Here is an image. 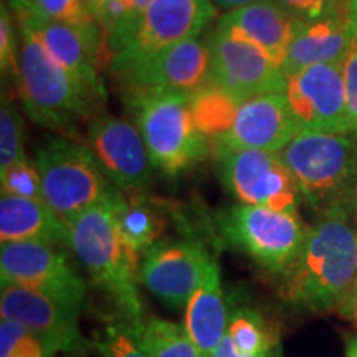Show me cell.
Masks as SVG:
<instances>
[{
  "label": "cell",
  "mask_w": 357,
  "mask_h": 357,
  "mask_svg": "<svg viewBox=\"0 0 357 357\" xmlns=\"http://www.w3.org/2000/svg\"><path fill=\"white\" fill-rule=\"evenodd\" d=\"M116 190L105 202L88 208L68 222L71 250L86 268L91 283L108 298L118 318L136 328L144 326L141 283V253L126 242L118 223Z\"/></svg>",
  "instance_id": "6da1fadb"
},
{
  "label": "cell",
  "mask_w": 357,
  "mask_h": 357,
  "mask_svg": "<svg viewBox=\"0 0 357 357\" xmlns=\"http://www.w3.org/2000/svg\"><path fill=\"white\" fill-rule=\"evenodd\" d=\"M349 213L323 215L307 230L300 255L288 270L287 296L300 310H337L357 278V235Z\"/></svg>",
  "instance_id": "7a4b0ae2"
},
{
  "label": "cell",
  "mask_w": 357,
  "mask_h": 357,
  "mask_svg": "<svg viewBox=\"0 0 357 357\" xmlns=\"http://www.w3.org/2000/svg\"><path fill=\"white\" fill-rule=\"evenodd\" d=\"M280 154L321 217L357 205V142L347 134L301 131Z\"/></svg>",
  "instance_id": "3957f363"
},
{
  "label": "cell",
  "mask_w": 357,
  "mask_h": 357,
  "mask_svg": "<svg viewBox=\"0 0 357 357\" xmlns=\"http://www.w3.org/2000/svg\"><path fill=\"white\" fill-rule=\"evenodd\" d=\"M17 30L20 42L17 89L30 118L40 126L66 132L83 119L98 118L101 102L58 63L29 29L17 24Z\"/></svg>",
  "instance_id": "277c9868"
},
{
  "label": "cell",
  "mask_w": 357,
  "mask_h": 357,
  "mask_svg": "<svg viewBox=\"0 0 357 357\" xmlns=\"http://www.w3.org/2000/svg\"><path fill=\"white\" fill-rule=\"evenodd\" d=\"M35 162L42 176L45 202L66 225L118 190L91 147L70 137H47L35 153Z\"/></svg>",
  "instance_id": "5b68a950"
},
{
  "label": "cell",
  "mask_w": 357,
  "mask_h": 357,
  "mask_svg": "<svg viewBox=\"0 0 357 357\" xmlns=\"http://www.w3.org/2000/svg\"><path fill=\"white\" fill-rule=\"evenodd\" d=\"M217 227L229 247L273 275L288 273L310 230L296 212L243 204L218 213Z\"/></svg>",
  "instance_id": "8992f818"
},
{
  "label": "cell",
  "mask_w": 357,
  "mask_h": 357,
  "mask_svg": "<svg viewBox=\"0 0 357 357\" xmlns=\"http://www.w3.org/2000/svg\"><path fill=\"white\" fill-rule=\"evenodd\" d=\"M151 164L176 177L200 162L211 142L200 132L189 98L153 96L131 102Z\"/></svg>",
  "instance_id": "52a82bcc"
},
{
  "label": "cell",
  "mask_w": 357,
  "mask_h": 357,
  "mask_svg": "<svg viewBox=\"0 0 357 357\" xmlns=\"http://www.w3.org/2000/svg\"><path fill=\"white\" fill-rule=\"evenodd\" d=\"M212 154L223 187L238 204L298 211L303 195L280 153L213 146Z\"/></svg>",
  "instance_id": "ba28073f"
},
{
  "label": "cell",
  "mask_w": 357,
  "mask_h": 357,
  "mask_svg": "<svg viewBox=\"0 0 357 357\" xmlns=\"http://www.w3.org/2000/svg\"><path fill=\"white\" fill-rule=\"evenodd\" d=\"M215 15L213 0H153L136 33L111 60V73L126 78L167 48L200 37Z\"/></svg>",
  "instance_id": "9c48e42d"
},
{
  "label": "cell",
  "mask_w": 357,
  "mask_h": 357,
  "mask_svg": "<svg viewBox=\"0 0 357 357\" xmlns=\"http://www.w3.org/2000/svg\"><path fill=\"white\" fill-rule=\"evenodd\" d=\"M7 3L17 24L29 29L58 63L98 102L105 105L100 66L111 65V53L102 32H86L52 19L29 0H7Z\"/></svg>",
  "instance_id": "30bf717a"
},
{
  "label": "cell",
  "mask_w": 357,
  "mask_h": 357,
  "mask_svg": "<svg viewBox=\"0 0 357 357\" xmlns=\"http://www.w3.org/2000/svg\"><path fill=\"white\" fill-rule=\"evenodd\" d=\"M60 247L42 242L2 243V287L13 284L42 293L73 310H82L88 284Z\"/></svg>",
  "instance_id": "8fae6325"
},
{
  "label": "cell",
  "mask_w": 357,
  "mask_h": 357,
  "mask_svg": "<svg viewBox=\"0 0 357 357\" xmlns=\"http://www.w3.org/2000/svg\"><path fill=\"white\" fill-rule=\"evenodd\" d=\"M118 82L129 105L153 96H184L190 100L211 82L207 38L194 37L174 45Z\"/></svg>",
  "instance_id": "7c38bea8"
},
{
  "label": "cell",
  "mask_w": 357,
  "mask_h": 357,
  "mask_svg": "<svg viewBox=\"0 0 357 357\" xmlns=\"http://www.w3.org/2000/svg\"><path fill=\"white\" fill-rule=\"evenodd\" d=\"M211 47V84L220 88L236 102L252 98L284 93L287 75L283 68L243 40L213 29L207 35Z\"/></svg>",
  "instance_id": "4fadbf2b"
},
{
  "label": "cell",
  "mask_w": 357,
  "mask_h": 357,
  "mask_svg": "<svg viewBox=\"0 0 357 357\" xmlns=\"http://www.w3.org/2000/svg\"><path fill=\"white\" fill-rule=\"evenodd\" d=\"M215 263L197 242L160 240L142 253L141 283L160 301L182 310Z\"/></svg>",
  "instance_id": "5bb4252c"
},
{
  "label": "cell",
  "mask_w": 357,
  "mask_h": 357,
  "mask_svg": "<svg viewBox=\"0 0 357 357\" xmlns=\"http://www.w3.org/2000/svg\"><path fill=\"white\" fill-rule=\"evenodd\" d=\"M283 95L301 131L349 132L342 65H314L288 75Z\"/></svg>",
  "instance_id": "9a60e30c"
},
{
  "label": "cell",
  "mask_w": 357,
  "mask_h": 357,
  "mask_svg": "<svg viewBox=\"0 0 357 357\" xmlns=\"http://www.w3.org/2000/svg\"><path fill=\"white\" fill-rule=\"evenodd\" d=\"M88 141L102 171L124 195L146 194L153 164L136 124L114 116H98L88 126Z\"/></svg>",
  "instance_id": "2e32d148"
},
{
  "label": "cell",
  "mask_w": 357,
  "mask_h": 357,
  "mask_svg": "<svg viewBox=\"0 0 357 357\" xmlns=\"http://www.w3.org/2000/svg\"><path fill=\"white\" fill-rule=\"evenodd\" d=\"M0 314L24 324L56 352H78L84 346L78 328V310L50 296L6 284L0 293Z\"/></svg>",
  "instance_id": "e0dca14e"
},
{
  "label": "cell",
  "mask_w": 357,
  "mask_h": 357,
  "mask_svg": "<svg viewBox=\"0 0 357 357\" xmlns=\"http://www.w3.org/2000/svg\"><path fill=\"white\" fill-rule=\"evenodd\" d=\"M301 132L293 118L287 96L271 93L242 102L230 128L213 146L243 147L280 153Z\"/></svg>",
  "instance_id": "ac0fdd59"
},
{
  "label": "cell",
  "mask_w": 357,
  "mask_h": 357,
  "mask_svg": "<svg viewBox=\"0 0 357 357\" xmlns=\"http://www.w3.org/2000/svg\"><path fill=\"white\" fill-rule=\"evenodd\" d=\"M301 24L276 0H255L218 17L215 29L253 45L283 68L289 45Z\"/></svg>",
  "instance_id": "d6986e66"
},
{
  "label": "cell",
  "mask_w": 357,
  "mask_h": 357,
  "mask_svg": "<svg viewBox=\"0 0 357 357\" xmlns=\"http://www.w3.org/2000/svg\"><path fill=\"white\" fill-rule=\"evenodd\" d=\"M0 242H42L71 248L70 227L42 200L0 199Z\"/></svg>",
  "instance_id": "ffe728a7"
},
{
  "label": "cell",
  "mask_w": 357,
  "mask_h": 357,
  "mask_svg": "<svg viewBox=\"0 0 357 357\" xmlns=\"http://www.w3.org/2000/svg\"><path fill=\"white\" fill-rule=\"evenodd\" d=\"M351 38V24L346 13L301 24L288 48L284 75L314 65H342Z\"/></svg>",
  "instance_id": "44dd1931"
},
{
  "label": "cell",
  "mask_w": 357,
  "mask_h": 357,
  "mask_svg": "<svg viewBox=\"0 0 357 357\" xmlns=\"http://www.w3.org/2000/svg\"><path fill=\"white\" fill-rule=\"evenodd\" d=\"M184 310V328L187 334L204 357H211L227 336L230 316L217 263L208 271L202 284L192 294Z\"/></svg>",
  "instance_id": "7402d4cb"
},
{
  "label": "cell",
  "mask_w": 357,
  "mask_h": 357,
  "mask_svg": "<svg viewBox=\"0 0 357 357\" xmlns=\"http://www.w3.org/2000/svg\"><path fill=\"white\" fill-rule=\"evenodd\" d=\"M118 223L126 242L141 255L154 243L160 242L166 229V222L160 212L147 202L144 195L129 197L123 194L118 205Z\"/></svg>",
  "instance_id": "603a6c76"
},
{
  "label": "cell",
  "mask_w": 357,
  "mask_h": 357,
  "mask_svg": "<svg viewBox=\"0 0 357 357\" xmlns=\"http://www.w3.org/2000/svg\"><path fill=\"white\" fill-rule=\"evenodd\" d=\"M141 339L149 357H204L187 334L184 324L155 316L144 321Z\"/></svg>",
  "instance_id": "cb8c5ba5"
},
{
  "label": "cell",
  "mask_w": 357,
  "mask_h": 357,
  "mask_svg": "<svg viewBox=\"0 0 357 357\" xmlns=\"http://www.w3.org/2000/svg\"><path fill=\"white\" fill-rule=\"evenodd\" d=\"M227 336L245 356H270L278 344L261 316L250 307H235L230 312Z\"/></svg>",
  "instance_id": "d4e9b609"
},
{
  "label": "cell",
  "mask_w": 357,
  "mask_h": 357,
  "mask_svg": "<svg viewBox=\"0 0 357 357\" xmlns=\"http://www.w3.org/2000/svg\"><path fill=\"white\" fill-rule=\"evenodd\" d=\"M25 158L24 121L15 101L3 91L0 106V172Z\"/></svg>",
  "instance_id": "484cf974"
},
{
  "label": "cell",
  "mask_w": 357,
  "mask_h": 357,
  "mask_svg": "<svg viewBox=\"0 0 357 357\" xmlns=\"http://www.w3.org/2000/svg\"><path fill=\"white\" fill-rule=\"evenodd\" d=\"M141 329L121 318L106 324L95 341L100 357H149L142 344Z\"/></svg>",
  "instance_id": "4316f807"
},
{
  "label": "cell",
  "mask_w": 357,
  "mask_h": 357,
  "mask_svg": "<svg viewBox=\"0 0 357 357\" xmlns=\"http://www.w3.org/2000/svg\"><path fill=\"white\" fill-rule=\"evenodd\" d=\"M50 344L17 321L2 318L0 323V357H53Z\"/></svg>",
  "instance_id": "83f0119b"
},
{
  "label": "cell",
  "mask_w": 357,
  "mask_h": 357,
  "mask_svg": "<svg viewBox=\"0 0 357 357\" xmlns=\"http://www.w3.org/2000/svg\"><path fill=\"white\" fill-rule=\"evenodd\" d=\"M0 182H2V194L45 202L42 176L37 162L32 159H22L7 171L0 172Z\"/></svg>",
  "instance_id": "f1b7e54d"
},
{
  "label": "cell",
  "mask_w": 357,
  "mask_h": 357,
  "mask_svg": "<svg viewBox=\"0 0 357 357\" xmlns=\"http://www.w3.org/2000/svg\"><path fill=\"white\" fill-rule=\"evenodd\" d=\"M19 30L10 7L3 0L0 7V70L2 78L10 84H19Z\"/></svg>",
  "instance_id": "f546056e"
},
{
  "label": "cell",
  "mask_w": 357,
  "mask_h": 357,
  "mask_svg": "<svg viewBox=\"0 0 357 357\" xmlns=\"http://www.w3.org/2000/svg\"><path fill=\"white\" fill-rule=\"evenodd\" d=\"M32 6L52 19L75 25L86 32H102L84 0H29Z\"/></svg>",
  "instance_id": "4dcf8cb0"
},
{
  "label": "cell",
  "mask_w": 357,
  "mask_h": 357,
  "mask_svg": "<svg viewBox=\"0 0 357 357\" xmlns=\"http://www.w3.org/2000/svg\"><path fill=\"white\" fill-rule=\"evenodd\" d=\"M151 3H153V0H123L118 22H116L113 32L106 40L111 53V60L132 38V35L136 33L137 26H139L141 20L144 19Z\"/></svg>",
  "instance_id": "1f68e13d"
},
{
  "label": "cell",
  "mask_w": 357,
  "mask_h": 357,
  "mask_svg": "<svg viewBox=\"0 0 357 357\" xmlns=\"http://www.w3.org/2000/svg\"><path fill=\"white\" fill-rule=\"evenodd\" d=\"M342 77H344L347 126H349V132H357V30L352 24L349 47L342 61Z\"/></svg>",
  "instance_id": "d6a6232c"
},
{
  "label": "cell",
  "mask_w": 357,
  "mask_h": 357,
  "mask_svg": "<svg viewBox=\"0 0 357 357\" xmlns=\"http://www.w3.org/2000/svg\"><path fill=\"white\" fill-rule=\"evenodd\" d=\"M276 2L303 24L346 13L339 0H276Z\"/></svg>",
  "instance_id": "836d02e7"
},
{
  "label": "cell",
  "mask_w": 357,
  "mask_h": 357,
  "mask_svg": "<svg viewBox=\"0 0 357 357\" xmlns=\"http://www.w3.org/2000/svg\"><path fill=\"white\" fill-rule=\"evenodd\" d=\"M84 2H86L88 10L91 12L93 19L96 20V24L102 30L105 40H108L116 22H118L123 0H84Z\"/></svg>",
  "instance_id": "e575fe53"
},
{
  "label": "cell",
  "mask_w": 357,
  "mask_h": 357,
  "mask_svg": "<svg viewBox=\"0 0 357 357\" xmlns=\"http://www.w3.org/2000/svg\"><path fill=\"white\" fill-rule=\"evenodd\" d=\"M337 311L342 318L352 323V326L357 329V278L354 281V284L351 287L349 293L346 294V298L342 300L341 305H339Z\"/></svg>",
  "instance_id": "d590c367"
},
{
  "label": "cell",
  "mask_w": 357,
  "mask_h": 357,
  "mask_svg": "<svg viewBox=\"0 0 357 357\" xmlns=\"http://www.w3.org/2000/svg\"><path fill=\"white\" fill-rule=\"evenodd\" d=\"M211 357H273V354H270V356H245L238 349H236L234 342H231V339L229 336H225L220 344H218L217 349L212 352Z\"/></svg>",
  "instance_id": "8d00e7d4"
},
{
  "label": "cell",
  "mask_w": 357,
  "mask_h": 357,
  "mask_svg": "<svg viewBox=\"0 0 357 357\" xmlns=\"http://www.w3.org/2000/svg\"><path fill=\"white\" fill-rule=\"evenodd\" d=\"M252 2H255V0H213V3H215L217 8H222V10L225 12L234 10V8L247 6V3H252Z\"/></svg>",
  "instance_id": "74e56055"
},
{
  "label": "cell",
  "mask_w": 357,
  "mask_h": 357,
  "mask_svg": "<svg viewBox=\"0 0 357 357\" xmlns=\"http://www.w3.org/2000/svg\"><path fill=\"white\" fill-rule=\"evenodd\" d=\"M346 354L344 357H357V334H346Z\"/></svg>",
  "instance_id": "f35d334b"
},
{
  "label": "cell",
  "mask_w": 357,
  "mask_h": 357,
  "mask_svg": "<svg viewBox=\"0 0 357 357\" xmlns=\"http://www.w3.org/2000/svg\"><path fill=\"white\" fill-rule=\"evenodd\" d=\"M346 15L352 26L357 30V0H347L346 3Z\"/></svg>",
  "instance_id": "ab89813d"
},
{
  "label": "cell",
  "mask_w": 357,
  "mask_h": 357,
  "mask_svg": "<svg viewBox=\"0 0 357 357\" xmlns=\"http://www.w3.org/2000/svg\"><path fill=\"white\" fill-rule=\"evenodd\" d=\"M273 357H283V352H281V347H280V342L275 346V351H273Z\"/></svg>",
  "instance_id": "60d3db41"
},
{
  "label": "cell",
  "mask_w": 357,
  "mask_h": 357,
  "mask_svg": "<svg viewBox=\"0 0 357 357\" xmlns=\"http://www.w3.org/2000/svg\"><path fill=\"white\" fill-rule=\"evenodd\" d=\"M339 3H341L342 10H344V12H346V3H347V0H339Z\"/></svg>",
  "instance_id": "b9f144b4"
}]
</instances>
